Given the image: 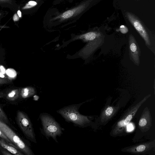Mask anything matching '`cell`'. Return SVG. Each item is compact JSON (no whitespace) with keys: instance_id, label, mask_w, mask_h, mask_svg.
Masks as SVG:
<instances>
[{"instance_id":"1","label":"cell","mask_w":155,"mask_h":155,"mask_svg":"<svg viewBox=\"0 0 155 155\" xmlns=\"http://www.w3.org/2000/svg\"><path fill=\"white\" fill-rule=\"evenodd\" d=\"M84 103L64 107L57 112L66 121L71 122L76 126L83 128L89 125L91 122V117L82 115L78 110L80 106Z\"/></svg>"},{"instance_id":"22","label":"cell","mask_w":155,"mask_h":155,"mask_svg":"<svg viewBox=\"0 0 155 155\" xmlns=\"http://www.w3.org/2000/svg\"><path fill=\"white\" fill-rule=\"evenodd\" d=\"M19 17L16 13L14 14L13 17V20L15 22L18 21L19 19Z\"/></svg>"},{"instance_id":"10","label":"cell","mask_w":155,"mask_h":155,"mask_svg":"<svg viewBox=\"0 0 155 155\" xmlns=\"http://www.w3.org/2000/svg\"><path fill=\"white\" fill-rule=\"evenodd\" d=\"M118 107L107 105L105 107L100 116L101 121L104 123L109 120L116 113Z\"/></svg>"},{"instance_id":"25","label":"cell","mask_w":155,"mask_h":155,"mask_svg":"<svg viewBox=\"0 0 155 155\" xmlns=\"http://www.w3.org/2000/svg\"><path fill=\"white\" fill-rule=\"evenodd\" d=\"M17 14L19 18H21L22 17L21 13V11L20 10H18L17 12Z\"/></svg>"},{"instance_id":"23","label":"cell","mask_w":155,"mask_h":155,"mask_svg":"<svg viewBox=\"0 0 155 155\" xmlns=\"http://www.w3.org/2000/svg\"><path fill=\"white\" fill-rule=\"evenodd\" d=\"M120 30L121 32L123 34L126 33L128 31L127 28L125 26L123 28H121Z\"/></svg>"},{"instance_id":"15","label":"cell","mask_w":155,"mask_h":155,"mask_svg":"<svg viewBox=\"0 0 155 155\" xmlns=\"http://www.w3.org/2000/svg\"><path fill=\"white\" fill-rule=\"evenodd\" d=\"M81 37L87 40H92L95 38L96 34L94 32H90L82 35Z\"/></svg>"},{"instance_id":"5","label":"cell","mask_w":155,"mask_h":155,"mask_svg":"<svg viewBox=\"0 0 155 155\" xmlns=\"http://www.w3.org/2000/svg\"><path fill=\"white\" fill-rule=\"evenodd\" d=\"M16 120L18 127L25 137L31 141L36 143L32 124L28 116L18 110L17 112Z\"/></svg>"},{"instance_id":"19","label":"cell","mask_w":155,"mask_h":155,"mask_svg":"<svg viewBox=\"0 0 155 155\" xmlns=\"http://www.w3.org/2000/svg\"><path fill=\"white\" fill-rule=\"evenodd\" d=\"M9 82L8 80L0 77V84H7Z\"/></svg>"},{"instance_id":"7","label":"cell","mask_w":155,"mask_h":155,"mask_svg":"<svg viewBox=\"0 0 155 155\" xmlns=\"http://www.w3.org/2000/svg\"><path fill=\"white\" fill-rule=\"evenodd\" d=\"M152 118L149 109L146 107L144 109L138 123V127L140 131L144 132L148 131L152 125Z\"/></svg>"},{"instance_id":"14","label":"cell","mask_w":155,"mask_h":155,"mask_svg":"<svg viewBox=\"0 0 155 155\" xmlns=\"http://www.w3.org/2000/svg\"><path fill=\"white\" fill-rule=\"evenodd\" d=\"M0 119L7 124H10L9 120L3 110L0 106Z\"/></svg>"},{"instance_id":"20","label":"cell","mask_w":155,"mask_h":155,"mask_svg":"<svg viewBox=\"0 0 155 155\" xmlns=\"http://www.w3.org/2000/svg\"><path fill=\"white\" fill-rule=\"evenodd\" d=\"M130 49L133 52H134L137 50V47L136 45L134 43H132L130 45Z\"/></svg>"},{"instance_id":"26","label":"cell","mask_w":155,"mask_h":155,"mask_svg":"<svg viewBox=\"0 0 155 155\" xmlns=\"http://www.w3.org/2000/svg\"><path fill=\"white\" fill-rule=\"evenodd\" d=\"M125 26L124 25H122L121 26H120V28H123V27H124Z\"/></svg>"},{"instance_id":"16","label":"cell","mask_w":155,"mask_h":155,"mask_svg":"<svg viewBox=\"0 0 155 155\" xmlns=\"http://www.w3.org/2000/svg\"><path fill=\"white\" fill-rule=\"evenodd\" d=\"M37 4V2L34 1H30L28 2L22 8V10H25L32 8Z\"/></svg>"},{"instance_id":"6","label":"cell","mask_w":155,"mask_h":155,"mask_svg":"<svg viewBox=\"0 0 155 155\" xmlns=\"http://www.w3.org/2000/svg\"><path fill=\"white\" fill-rule=\"evenodd\" d=\"M155 147V140L149 142L143 143L127 147L121 151L132 153L139 154L145 153Z\"/></svg>"},{"instance_id":"3","label":"cell","mask_w":155,"mask_h":155,"mask_svg":"<svg viewBox=\"0 0 155 155\" xmlns=\"http://www.w3.org/2000/svg\"><path fill=\"white\" fill-rule=\"evenodd\" d=\"M43 127V132L47 138L51 137L57 142V136H60L64 130L60 124L51 115L46 113L39 116Z\"/></svg>"},{"instance_id":"18","label":"cell","mask_w":155,"mask_h":155,"mask_svg":"<svg viewBox=\"0 0 155 155\" xmlns=\"http://www.w3.org/2000/svg\"><path fill=\"white\" fill-rule=\"evenodd\" d=\"M0 152L3 155H12L11 153L1 146H0Z\"/></svg>"},{"instance_id":"12","label":"cell","mask_w":155,"mask_h":155,"mask_svg":"<svg viewBox=\"0 0 155 155\" xmlns=\"http://www.w3.org/2000/svg\"><path fill=\"white\" fill-rule=\"evenodd\" d=\"M20 90V88L12 89L5 94H0V97H4L9 101H14L19 97Z\"/></svg>"},{"instance_id":"17","label":"cell","mask_w":155,"mask_h":155,"mask_svg":"<svg viewBox=\"0 0 155 155\" xmlns=\"http://www.w3.org/2000/svg\"><path fill=\"white\" fill-rule=\"evenodd\" d=\"M0 137L4 139L8 143H9L12 145L15 146L11 141L8 139L4 133L0 129Z\"/></svg>"},{"instance_id":"24","label":"cell","mask_w":155,"mask_h":155,"mask_svg":"<svg viewBox=\"0 0 155 155\" xmlns=\"http://www.w3.org/2000/svg\"><path fill=\"white\" fill-rule=\"evenodd\" d=\"M10 1V0H0V3L9 2Z\"/></svg>"},{"instance_id":"2","label":"cell","mask_w":155,"mask_h":155,"mask_svg":"<svg viewBox=\"0 0 155 155\" xmlns=\"http://www.w3.org/2000/svg\"><path fill=\"white\" fill-rule=\"evenodd\" d=\"M150 96L149 95L145 97L139 102L129 109L121 118L113 126L110 132L111 136H121L127 133V126L133 118L139 108Z\"/></svg>"},{"instance_id":"11","label":"cell","mask_w":155,"mask_h":155,"mask_svg":"<svg viewBox=\"0 0 155 155\" xmlns=\"http://www.w3.org/2000/svg\"><path fill=\"white\" fill-rule=\"evenodd\" d=\"M0 146L4 148L12 154L24 155V154L16 147L8 143L4 139L0 137Z\"/></svg>"},{"instance_id":"8","label":"cell","mask_w":155,"mask_h":155,"mask_svg":"<svg viewBox=\"0 0 155 155\" xmlns=\"http://www.w3.org/2000/svg\"><path fill=\"white\" fill-rule=\"evenodd\" d=\"M86 3L82 4L71 9L67 10L53 18V20L63 21L74 17L80 14L86 8Z\"/></svg>"},{"instance_id":"27","label":"cell","mask_w":155,"mask_h":155,"mask_svg":"<svg viewBox=\"0 0 155 155\" xmlns=\"http://www.w3.org/2000/svg\"><path fill=\"white\" fill-rule=\"evenodd\" d=\"M1 15H2V14L0 13V16Z\"/></svg>"},{"instance_id":"21","label":"cell","mask_w":155,"mask_h":155,"mask_svg":"<svg viewBox=\"0 0 155 155\" xmlns=\"http://www.w3.org/2000/svg\"><path fill=\"white\" fill-rule=\"evenodd\" d=\"M133 125L131 124H129L127 126V132H130L133 129Z\"/></svg>"},{"instance_id":"4","label":"cell","mask_w":155,"mask_h":155,"mask_svg":"<svg viewBox=\"0 0 155 155\" xmlns=\"http://www.w3.org/2000/svg\"><path fill=\"white\" fill-rule=\"evenodd\" d=\"M0 129L16 147L26 155H34L31 149L24 141L8 126L0 119Z\"/></svg>"},{"instance_id":"13","label":"cell","mask_w":155,"mask_h":155,"mask_svg":"<svg viewBox=\"0 0 155 155\" xmlns=\"http://www.w3.org/2000/svg\"><path fill=\"white\" fill-rule=\"evenodd\" d=\"M35 93L34 88L32 87H26L21 88L20 97L22 99H26L31 97Z\"/></svg>"},{"instance_id":"9","label":"cell","mask_w":155,"mask_h":155,"mask_svg":"<svg viewBox=\"0 0 155 155\" xmlns=\"http://www.w3.org/2000/svg\"><path fill=\"white\" fill-rule=\"evenodd\" d=\"M127 15L129 20L135 28L145 40L146 43L149 44V41L147 34L140 22L131 14L127 13Z\"/></svg>"}]
</instances>
